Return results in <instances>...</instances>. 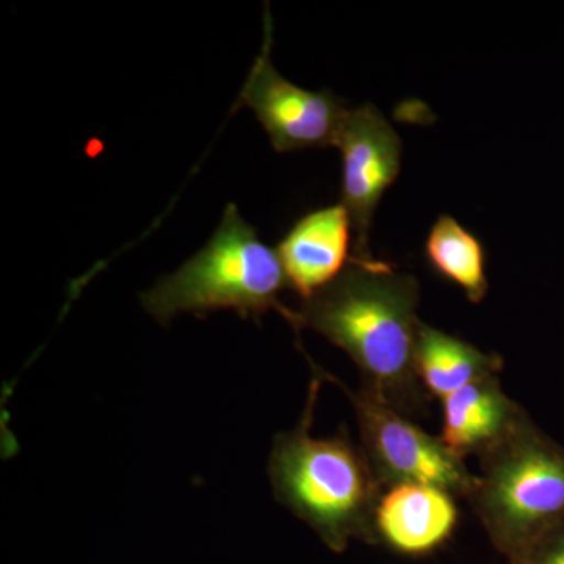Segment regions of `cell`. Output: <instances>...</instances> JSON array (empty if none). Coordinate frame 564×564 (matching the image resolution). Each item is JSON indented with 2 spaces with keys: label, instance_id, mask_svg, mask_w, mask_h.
I'll return each mask as SVG.
<instances>
[{
  "label": "cell",
  "instance_id": "6da1fadb",
  "mask_svg": "<svg viewBox=\"0 0 564 564\" xmlns=\"http://www.w3.org/2000/svg\"><path fill=\"white\" fill-rule=\"evenodd\" d=\"M419 302L413 274L378 259H352L332 284L303 300L289 322L343 348L361 372L362 388L410 417L425 413L430 397L415 369Z\"/></svg>",
  "mask_w": 564,
  "mask_h": 564
},
{
  "label": "cell",
  "instance_id": "7a4b0ae2",
  "mask_svg": "<svg viewBox=\"0 0 564 564\" xmlns=\"http://www.w3.org/2000/svg\"><path fill=\"white\" fill-rule=\"evenodd\" d=\"M321 386L314 378L299 426L274 437L270 480L274 497L328 549L343 554L351 541L378 544L375 514L384 491L350 437H315L311 432Z\"/></svg>",
  "mask_w": 564,
  "mask_h": 564
},
{
  "label": "cell",
  "instance_id": "3957f363",
  "mask_svg": "<svg viewBox=\"0 0 564 564\" xmlns=\"http://www.w3.org/2000/svg\"><path fill=\"white\" fill-rule=\"evenodd\" d=\"M467 497L497 551L508 560L564 522V447L524 414L478 456Z\"/></svg>",
  "mask_w": 564,
  "mask_h": 564
},
{
  "label": "cell",
  "instance_id": "277c9868",
  "mask_svg": "<svg viewBox=\"0 0 564 564\" xmlns=\"http://www.w3.org/2000/svg\"><path fill=\"white\" fill-rule=\"evenodd\" d=\"M285 288L289 281L278 251L259 239L236 204H229L206 247L144 292L141 303L161 323L181 313L218 310L237 311L243 318L276 310L291 321L292 310L280 303Z\"/></svg>",
  "mask_w": 564,
  "mask_h": 564
},
{
  "label": "cell",
  "instance_id": "5b68a950",
  "mask_svg": "<svg viewBox=\"0 0 564 564\" xmlns=\"http://www.w3.org/2000/svg\"><path fill=\"white\" fill-rule=\"evenodd\" d=\"M339 384L355 410L364 455L383 488L429 485L456 499L470 496L477 477L441 437L426 433L369 389L361 386L352 391Z\"/></svg>",
  "mask_w": 564,
  "mask_h": 564
},
{
  "label": "cell",
  "instance_id": "8992f818",
  "mask_svg": "<svg viewBox=\"0 0 564 564\" xmlns=\"http://www.w3.org/2000/svg\"><path fill=\"white\" fill-rule=\"evenodd\" d=\"M343 152L340 204L352 225V259L373 262L369 248L373 215L402 169V139L373 104L345 111L336 143Z\"/></svg>",
  "mask_w": 564,
  "mask_h": 564
},
{
  "label": "cell",
  "instance_id": "52a82bcc",
  "mask_svg": "<svg viewBox=\"0 0 564 564\" xmlns=\"http://www.w3.org/2000/svg\"><path fill=\"white\" fill-rule=\"evenodd\" d=\"M272 32L267 10L265 41L245 82L240 104L254 111L278 152L334 147L348 109L332 91L304 90L274 69Z\"/></svg>",
  "mask_w": 564,
  "mask_h": 564
},
{
  "label": "cell",
  "instance_id": "ba28073f",
  "mask_svg": "<svg viewBox=\"0 0 564 564\" xmlns=\"http://www.w3.org/2000/svg\"><path fill=\"white\" fill-rule=\"evenodd\" d=\"M459 522L456 497L429 485L386 489L375 514L378 544L411 558L432 555L454 536Z\"/></svg>",
  "mask_w": 564,
  "mask_h": 564
},
{
  "label": "cell",
  "instance_id": "9c48e42d",
  "mask_svg": "<svg viewBox=\"0 0 564 564\" xmlns=\"http://www.w3.org/2000/svg\"><path fill=\"white\" fill-rule=\"evenodd\" d=\"M351 236V218L343 204L300 218L278 247L289 288L306 300L332 284L352 261Z\"/></svg>",
  "mask_w": 564,
  "mask_h": 564
},
{
  "label": "cell",
  "instance_id": "30bf717a",
  "mask_svg": "<svg viewBox=\"0 0 564 564\" xmlns=\"http://www.w3.org/2000/svg\"><path fill=\"white\" fill-rule=\"evenodd\" d=\"M441 441L462 459L485 454L525 413L503 392L499 377L459 389L443 402Z\"/></svg>",
  "mask_w": 564,
  "mask_h": 564
},
{
  "label": "cell",
  "instance_id": "8fae6325",
  "mask_svg": "<svg viewBox=\"0 0 564 564\" xmlns=\"http://www.w3.org/2000/svg\"><path fill=\"white\" fill-rule=\"evenodd\" d=\"M415 369L426 393L443 402L466 386L499 377L503 361L499 355H489L462 337L422 322L415 344Z\"/></svg>",
  "mask_w": 564,
  "mask_h": 564
},
{
  "label": "cell",
  "instance_id": "7c38bea8",
  "mask_svg": "<svg viewBox=\"0 0 564 564\" xmlns=\"http://www.w3.org/2000/svg\"><path fill=\"white\" fill-rule=\"evenodd\" d=\"M425 254L433 272L462 289L470 303L484 302L489 291L485 245L462 223L441 215L426 237Z\"/></svg>",
  "mask_w": 564,
  "mask_h": 564
},
{
  "label": "cell",
  "instance_id": "4fadbf2b",
  "mask_svg": "<svg viewBox=\"0 0 564 564\" xmlns=\"http://www.w3.org/2000/svg\"><path fill=\"white\" fill-rule=\"evenodd\" d=\"M508 564H564V522L522 554L508 560Z\"/></svg>",
  "mask_w": 564,
  "mask_h": 564
}]
</instances>
